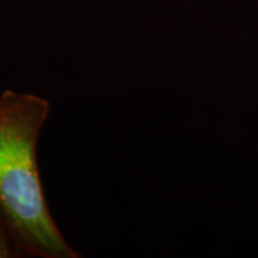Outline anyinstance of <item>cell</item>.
Returning a JSON list of instances; mask_svg holds the SVG:
<instances>
[{
	"instance_id": "1",
	"label": "cell",
	"mask_w": 258,
	"mask_h": 258,
	"mask_svg": "<svg viewBox=\"0 0 258 258\" xmlns=\"http://www.w3.org/2000/svg\"><path fill=\"white\" fill-rule=\"evenodd\" d=\"M50 102L6 89L0 95V212L18 257L78 258L52 218L37 166L39 134Z\"/></svg>"
},
{
	"instance_id": "2",
	"label": "cell",
	"mask_w": 258,
	"mask_h": 258,
	"mask_svg": "<svg viewBox=\"0 0 258 258\" xmlns=\"http://www.w3.org/2000/svg\"><path fill=\"white\" fill-rule=\"evenodd\" d=\"M0 257H18L8 224L5 221L2 212H0Z\"/></svg>"
}]
</instances>
